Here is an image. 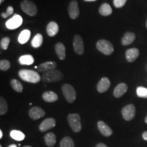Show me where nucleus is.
I'll list each match as a JSON object with an SVG mask.
<instances>
[{
    "label": "nucleus",
    "mask_w": 147,
    "mask_h": 147,
    "mask_svg": "<svg viewBox=\"0 0 147 147\" xmlns=\"http://www.w3.org/2000/svg\"><path fill=\"white\" fill-rule=\"evenodd\" d=\"M136 40V35L132 32H126L121 39V44L123 46H127L133 43Z\"/></svg>",
    "instance_id": "412c9836"
},
{
    "label": "nucleus",
    "mask_w": 147,
    "mask_h": 147,
    "mask_svg": "<svg viewBox=\"0 0 147 147\" xmlns=\"http://www.w3.org/2000/svg\"><path fill=\"white\" fill-rule=\"evenodd\" d=\"M11 87H12L14 91L18 92V93H21L23 90V86L21 82L16 79H12L10 81Z\"/></svg>",
    "instance_id": "bb28decb"
},
{
    "label": "nucleus",
    "mask_w": 147,
    "mask_h": 147,
    "mask_svg": "<svg viewBox=\"0 0 147 147\" xmlns=\"http://www.w3.org/2000/svg\"><path fill=\"white\" fill-rule=\"evenodd\" d=\"M18 62L21 65H30L34 63V58L31 55H25L20 57L18 59Z\"/></svg>",
    "instance_id": "4be33fe9"
},
{
    "label": "nucleus",
    "mask_w": 147,
    "mask_h": 147,
    "mask_svg": "<svg viewBox=\"0 0 147 147\" xmlns=\"http://www.w3.org/2000/svg\"><path fill=\"white\" fill-rule=\"evenodd\" d=\"M97 129L104 136L109 137L113 134L112 129L107 124L105 123L104 121H100L97 122Z\"/></svg>",
    "instance_id": "ddd939ff"
},
{
    "label": "nucleus",
    "mask_w": 147,
    "mask_h": 147,
    "mask_svg": "<svg viewBox=\"0 0 147 147\" xmlns=\"http://www.w3.org/2000/svg\"><path fill=\"white\" fill-rule=\"evenodd\" d=\"M42 99L45 101L46 102L53 103L56 102L58 100V95L55 93V92L51 91H48L44 92L42 94Z\"/></svg>",
    "instance_id": "aec40b11"
},
{
    "label": "nucleus",
    "mask_w": 147,
    "mask_h": 147,
    "mask_svg": "<svg viewBox=\"0 0 147 147\" xmlns=\"http://www.w3.org/2000/svg\"><path fill=\"white\" fill-rule=\"evenodd\" d=\"M10 61L6 59L1 60L0 61V69L2 71H7L10 69Z\"/></svg>",
    "instance_id": "473e14b6"
},
{
    "label": "nucleus",
    "mask_w": 147,
    "mask_h": 147,
    "mask_svg": "<svg viewBox=\"0 0 147 147\" xmlns=\"http://www.w3.org/2000/svg\"><path fill=\"white\" fill-rule=\"evenodd\" d=\"M73 47L74 52L77 55H81L83 54L84 51V42L82 40V37L79 35H76L74 38L73 41Z\"/></svg>",
    "instance_id": "1a4fd4ad"
},
{
    "label": "nucleus",
    "mask_w": 147,
    "mask_h": 147,
    "mask_svg": "<svg viewBox=\"0 0 147 147\" xmlns=\"http://www.w3.org/2000/svg\"><path fill=\"white\" fill-rule=\"evenodd\" d=\"M99 12L102 16H109L113 13V9L108 3H104L100 6V9H99Z\"/></svg>",
    "instance_id": "393cba45"
},
{
    "label": "nucleus",
    "mask_w": 147,
    "mask_h": 147,
    "mask_svg": "<svg viewBox=\"0 0 147 147\" xmlns=\"http://www.w3.org/2000/svg\"><path fill=\"white\" fill-rule=\"evenodd\" d=\"M55 50L57 55L61 60H64L65 59V45L61 42H57L55 46Z\"/></svg>",
    "instance_id": "a211bd4d"
},
{
    "label": "nucleus",
    "mask_w": 147,
    "mask_h": 147,
    "mask_svg": "<svg viewBox=\"0 0 147 147\" xmlns=\"http://www.w3.org/2000/svg\"><path fill=\"white\" fill-rule=\"evenodd\" d=\"M3 138V132H2V131H1V130H0V138Z\"/></svg>",
    "instance_id": "4c0bfd02"
},
{
    "label": "nucleus",
    "mask_w": 147,
    "mask_h": 147,
    "mask_svg": "<svg viewBox=\"0 0 147 147\" xmlns=\"http://www.w3.org/2000/svg\"><path fill=\"white\" fill-rule=\"evenodd\" d=\"M47 32L49 36L54 37L59 32V25L54 21H51L48 24L47 27Z\"/></svg>",
    "instance_id": "6ab92c4d"
},
{
    "label": "nucleus",
    "mask_w": 147,
    "mask_h": 147,
    "mask_svg": "<svg viewBox=\"0 0 147 147\" xmlns=\"http://www.w3.org/2000/svg\"><path fill=\"white\" fill-rule=\"evenodd\" d=\"M21 8L25 13L31 16H34L38 14V8L32 1L24 0L21 3Z\"/></svg>",
    "instance_id": "423d86ee"
},
{
    "label": "nucleus",
    "mask_w": 147,
    "mask_h": 147,
    "mask_svg": "<svg viewBox=\"0 0 147 147\" xmlns=\"http://www.w3.org/2000/svg\"><path fill=\"white\" fill-rule=\"evenodd\" d=\"M67 121L71 130L74 133H78L82 129V124L80 121V116L77 113L69 114L67 116Z\"/></svg>",
    "instance_id": "7ed1b4c3"
},
{
    "label": "nucleus",
    "mask_w": 147,
    "mask_h": 147,
    "mask_svg": "<svg viewBox=\"0 0 147 147\" xmlns=\"http://www.w3.org/2000/svg\"><path fill=\"white\" fill-rule=\"evenodd\" d=\"M110 87V80L106 77H104L99 81L97 85V90L99 93H105Z\"/></svg>",
    "instance_id": "4468645a"
},
{
    "label": "nucleus",
    "mask_w": 147,
    "mask_h": 147,
    "mask_svg": "<svg viewBox=\"0 0 147 147\" xmlns=\"http://www.w3.org/2000/svg\"><path fill=\"white\" fill-rule=\"evenodd\" d=\"M56 125L55 119L53 118H47L41 123L39 126V129L41 132H45L48 130L55 127Z\"/></svg>",
    "instance_id": "f8f14e48"
},
{
    "label": "nucleus",
    "mask_w": 147,
    "mask_h": 147,
    "mask_svg": "<svg viewBox=\"0 0 147 147\" xmlns=\"http://www.w3.org/2000/svg\"><path fill=\"white\" fill-rule=\"evenodd\" d=\"M31 36V32L28 29H24L19 34L18 38V41L21 45L26 44L29 40Z\"/></svg>",
    "instance_id": "5701e85b"
},
{
    "label": "nucleus",
    "mask_w": 147,
    "mask_h": 147,
    "mask_svg": "<svg viewBox=\"0 0 147 147\" xmlns=\"http://www.w3.org/2000/svg\"><path fill=\"white\" fill-rule=\"evenodd\" d=\"M96 48L100 52L105 55H110L114 52V47L108 40H100L97 42Z\"/></svg>",
    "instance_id": "39448f33"
},
{
    "label": "nucleus",
    "mask_w": 147,
    "mask_h": 147,
    "mask_svg": "<svg viewBox=\"0 0 147 147\" xmlns=\"http://www.w3.org/2000/svg\"><path fill=\"white\" fill-rule=\"evenodd\" d=\"M10 136L12 138L17 141H21L25 139V136L23 132L17 131V130H12V131L10 132Z\"/></svg>",
    "instance_id": "c756f323"
},
{
    "label": "nucleus",
    "mask_w": 147,
    "mask_h": 147,
    "mask_svg": "<svg viewBox=\"0 0 147 147\" xmlns=\"http://www.w3.org/2000/svg\"><path fill=\"white\" fill-rule=\"evenodd\" d=\"M127 2V0H113V4L115 8H120L124 6Z\"/></svg>",
    "instance_id": "72a5a7b5"
},
{
    "label": "nucleus",
    "mask_w": 147,
    "mask_h": 147,
    "mask_svg": "<svg viewBox=\"0 0 147 147\" xmlns=\"http://www.w3.org/2000/svg\"><path fill=\"white\" fill-rule=\"evenodd\" d=\"M62 93L67 102L71 104L76 100V92L72 86L69 84H64L61 87Z\"/></svg>",
    "instance_id": "20e7f679"
},
{
    "label": "nucleus",
    "mask_w": 147,
    "mask_h": 147,
    "mask_svg": "<svg viewBox=\"0 0 147 147\" xmlns=\"http://www.w3.org/2000/svg\"><path fill=\"white\" fill-rule=\"evenodd\" d=\"M23 147H32V146H23Z\"/></svg>",
    "instance_id": "37998d69"
},
{
    "label": "nucleus",
    "mask_w": 147,
    "mask_h": 147,
    "mask_svg": "<svg viewBox=\"0 0 147 147\" xmlns=\"http://www.w3.org/2000/svg\"><path fill=\"white\" fill-rule=\"evenodd\" d=\"M10 39L8 37H5V38H3L1 40V42H0V46H1V48L3 49V50H7L8 48L9 44H10Z\"/></svg>",
    "instance_id": "2f4dec72"
},
{
    "label": "nucleus",
    "mask_w": 147,
    "mask_h": 147,
    "mask_svg": "<svg viewBox=\"0 0 147 147\" xmlns=\"http://www.w3.org/2000/svg\"><path fill=\"white\" fill-rule=\"evenodd\" d=\"M23 23V18L18 14H15L5 23V26L8 29H15Z\"/></svg>",
    "instance_id": "6e6552de"
},
{
    "label": "nucleus",
    "mask_w": 147,
    "mask_h": 147,
    "mask_svg": "<svg viewBox=\"0 0 147 147\" xmlns=\"http://www.w3.org/2000/svg\"><path fill=\"white\" fill-rule=\"evenodd\" d=\"M146 28H147V21H146Z\"/></svg>",
    "instance_id": "c03bdc74"
},
{
    "label": "nucleus",
    "mask_w": 147,
    "mask_h": 147,
    "mask_svg": "<svg viewBox=\"0 0 147 147\" xmlns=\"http://www.w3.org/2000/svg\"><path fill=\"white\" fill-rule=\"evenodd\" d=\"M137 95L141 98H147V89L143 87H138L136 89Z\"/></svg>",
    "instance_id": "7c9ffc66"
},
{
    "label": "nucleus",
    "mask_w": 147,
    "mask_h": 147,
    "mask_svg": "<svg viewBox=\"0 0 147 147\" xmlns=\"http://www.w3.org/2000/svg\"><path fill=\"white\" fill-rule=\"evenodd\" d=\"M68 14L71 19H76L80 14V10L78 8V2L75 0L70 1L68 5Z\"/></svg>",
    "instance_id": "9b49d317"
},
{
    "label": "nucleus",
    "mask_w": 147,
    "mask_h": 147,
    "mask_svg": "<svg viewBox=\"0 0 147 147\" xmlns=\"http://www.w3.org/2000/svg\"><path fill=\"white\" fill-rule=\"evenodd\" d=\"M45 141L46 144L48 146L52 147L54 146L56 143V136L55 135L54 133L53 132H49L47 133L45 136Z\"/></svg>",
    "instance_id": "b1692460"
},
{
    "label": "nucleus",
    "mask_w": 147,
    "mask_h": 147,
    "mask_svg": "<svg viewBox=\"0 0 147 147\" xmlns=\"http://www.w3.org/2000/svg\"><path fill=\"white\" fill-rule=\"evenodd\" d=\"M142 138L144 140L147 141V131H144V133L142 134Z\"/></svg>",
    "instance_id": "e433bc0d"
},
{
    "label": "nucleus",
    "mask_w": 147,
    "mask_h": 147,
    "mask_svg": "<svg viewBox=\"0 0 147 147\" xmlns=\"http://www.w3.org/2000/svg\"><path fill=\"white\" fill-rule=\"evenodd\" d=\"M46 115L45 111L38 106H34L29 110V117L33 120H38L44 117Z\"/></svg>",
    "instance_id": "9d476101"
},
{
    "label": "nucleus",
    "mask_w": 147,
    "mask_h": 147,
    "mask_svg": "<svg viewBox=\"0 0 147 147\" xmlns=\"http://www.w3.org/2000/svg\"><path fill=\"white\" fill-rule=\"evenodd\" d=\"M128 89L127 85L125 83H120L115 88L113 91V95L116 98L122 97L126 93Z\"/></svg>",
    "instance_id": "dca6fc26"
},
{
    "label": "nucleus",
    "mask_w": 147,
    "mask_h": 147,
    "mask_svg": "<svg viewBox=\"0 0 147 147\" xmlns=\"http://www.w3.org/2000/svg\"><path fill=\"white\" fill-rule=\"evenodd\" d=\"M121 113L123 119L127 121H131L136 115V107L134 104H128L123 108Z\"/></svg>",
    "instance_id": "0eeeda50"
},
{
    "label": "nucleus",
    "mask_w": 147,
    "mask_h": 147,
    "mask_svg": "<svg viewBox=\"0 0 147 147\" xmlns=\"http://www.w3.org/2000/svg\"><path fill=\"white\" fill-rule=\"evenodd\" d=\"M8 106L6 100L2 96L0 97V115H4L8 112Z\"/></svg>",
    "instance_id": "c85d7f7f"
},
{
    "label": "nucleus",
    "mask_w": 147,
    "mask_h": 147,
    "mask_svg": "<svg viewBox=\"0 0 147 147\" xmlns=\"http://www.w3.org/2000/svg\"><path fill=\"white\" fill-rule=\"evenodd\" d=\"M60 147H74V142L70 137L66 136L61 141Z\"/></svg>",
    "instance_id": "cd10ccee"
},
{
    "label": "nucleus",
    "mask_w": 147,
    "mask_h": 147,
    "mask_svg": "<svg viewBox=\"0 0 147 147\" xmlns=\"http://www.w3.org/2000/svg\"><path fill=\"white\" fill-rule=\"evenodd\" d=\"M95 147H108V146L105 144H104V143H99Z\"/></svg>",
    "instance_id": "c9c22d12"
},
{
    "label": "nucleus",
    "mask_w": 147,
    "mask_h": 147,
    "mask_svg": "<svg viewBox=\"0 0 147 147\" xmlns=\"http://www.w3.org/2000/svg\"><path fill=\"white\" fill-rule=\"evenodd\" d=\"M43 43V36L42 34H38L34 36V38H33L32 40V46L34 48H39L42 45Z\"/></svg>",
    "instance_id": "a878e982"
},
{
    "label": "nucleus",
    "mask_w": 147,
    "mask_h": 147,
    "mask_svg": "<svg viewBox=\"0 0 147 147\" xmlns=\"http://www.w3.org/2000/svg\"><path fill=\"white\" fill-rule=\"evenodd\" d=\"M144 121H145V123H147V116L146 117V118H145Z\"/></svg>",
    "instance_id": "a19ab883"
},
{
    "label": "nucleus",
    "mask_w": 147,
    "mask_h": 147,
    "mask_svg": "<svg viewBox=\"0 0 147 147\" xmlns=\"http://www.w3.org/2000/svg\"><path fill=\"white\" fill-rule=\"evenodd\" d=\"M13 12H14V8H12V6H8V8H7L6 12L1 13V16H2L3 18H5L8 17L9 16H10L11 14H13Z\"/></svg>",
    "instance_id": "f704fd0d"
},
{
    "label": "nucleus",
    "mask_w": 147,
    "mask_h": 147,
    "mask_svg": "<svg viewBox=\"0 0 147 147\" xmlns=\"http://www.w3.org/2000/svg\"><path fill=\"white\" fill-rule=\"evenodd\" d=\"M18 76L24 81L30 83H38L41 80L39 74L31 69H21L18 71Z\"/></svg>",
    "instance_id": "f257e3e1"
},
{
    "label": "nucleus",
    "mask_w": 147,
    "mask_h": 147,
    "mask_svg": "<svg viewBox=\"0 0 147 147\" xmlns=\"http://www.w3.org/2000/svg\"><path fill=\"white\" fill-rule=\"evenodd\" d=\"M57 65L55 61H47L38 65L37 69L40 72H45V71L55 69L57 67Z\"/></svg>",
    "instance_id": "2eb2a0df"
},
{
    "label": "nucleus",
    "mask_w": 147,
    "mask_h": 147,
    "mask_svg": "<svg viewBox=\"0 0 147 147\" xmlns=\"http://www.w3.org/2000/svg\"><path fill=\"white\" fill-rule=\"evenodd\" d=\"M84 1H96V0H84Z\"/></svg>",
    "instance_id": "ea45409f"
},
{
    "label": "nucleus",
    "mask_w": 147,
    "mask_h": 147,
    "mask_svg": "<svg viewBox=\"0 0 147 147\" xmlns=\"http://www.w3.org/2000/svg\"><path fill=\"white\" fill-rule=\"evenodd\" d=\"M63 78L62 72L58 69H52L44 72L42 76V80L47 83L59 82Z\"/></svg>",
    "instance_id": "f03ea898"
},
{
    "label": "nucleus",
    "mask_w": 147,
    "mask_h": 147,
    "mask_svg": "<svg viewBox=\"0 0 147 147\" xmlns=\"http://www.w3.org/2000/svg\"><path fill=\"white\" fill-rule=\"evenodd\" d=\"M0 147H3V146H1V144H0Z\"/></svg>",
    "instance_id": "a18cd8bd"
},
{
    "label": "nucleus",
    "mask_w": 147,
    "mask_h": 147,
    "mask_svg": "<svg viewBox=\"0 0 147 147\" xmlns=\"http://www.w3.org/2000/svg\"><path fill=\"white\" fill-rule=\"evenodd\" d=\"M140 54L139 50L136 48H132L126 51L125 56L126 59L128 62H134L137 59Z\"/></svg>",
    "instance_id": "f3484780"
},
{
    "label": "nucleus",
    "mask_w": 147,
    "mask_h": 147,
    "mask_svg": "<svg viewBox=\"0 0 147 147\" xmlns=\"http://www.w3.org/2000/svg\"><path fill=\"white\" fill-rule=\"evenodd\" d=\"M8 147H17V146L16 144H11Z\"/></svg>",
    "instance_id": "58836bf2"
},
{
    "label": "nucleus",
    "mask_w": 147,
    "mask_h": 147,
    "mask_svg": "<svg viewBox=\"0 0 147 147\" xmlns=\"http://www.w3.org/2000/svg\"><path fill=\"white\" fill-rule=\"evenodd\" d=\"M3 1V0H0V3H1Z\"/></svg>",
    "instance_id": "79ce46f5"
}]
</instances>
